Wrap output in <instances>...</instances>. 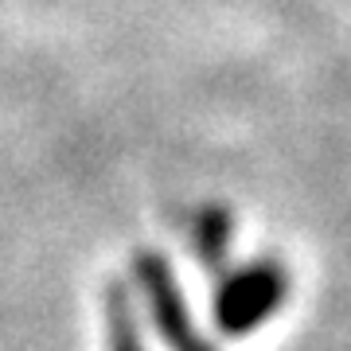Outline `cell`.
<instances>
[{
	"label": "cell",
	"instance_id": "1",
	"mask_svg": "<svg viewBox=\"0 0 351 351\" xmlns=\"http://www.w3.org/2000/svg\"><path fill=\"white\" fill-rule=\"evenodd\" d=\"M289 293V274L277 262H250L230 274L215 293V324L223 336H250L281 308Z\"/></svg>",
	"mask_w": 351,
	"mask_h": 351
},
{
	"label": "cell",
	"instance_id": "2",
	"mask_svg": "<svg viewBox=\"0 0 351 351\" xmlns=\"http://www.w3.org/2000/svg\"><path fill=\"white\" fill-rule=\"evenodd\" d=\"M133 281H137L141 301L149 308L152 324H156V332L164 339V348L168 351H215L207 343V336L195 328L191 308L184 301V289H180L172 265L164 262L160 254H152V250L137 254L133 258Z\"/></svg>",
	"mask_w": 351,
	"mask_h": 351
},
{
	"label": "cell",
	"instance_id": "3",
	"mask_svg": "<svg viewBox=\"0 0 351 351\" xmlns=\"http://www.w3.org/2000/svg\"><path fill=\"white\" fill-rule=\"evenodd\" d=\"M106 351H145L141 320L133 313L129 289L121 281L106 285Z\"/></svg>",
	"mask_w": 351,
	"mask_h": 351
},
{
	"label": "cell",
	"instance_id": "4",
	"mask_svg": "<svg viewBox=\"0 0 351 351\" xmlns=\"http://www.w3.org/2000/svg\"><path fill=\"white\" fill-rule=\"evenodd\" d=\"M230 239H234V219L226 207H203L195 215V226H191V250L207 269H219L230 250Z\"/></svg>",
	"mask_w": 351,
	"mask_h": 351
}]
</instances>
